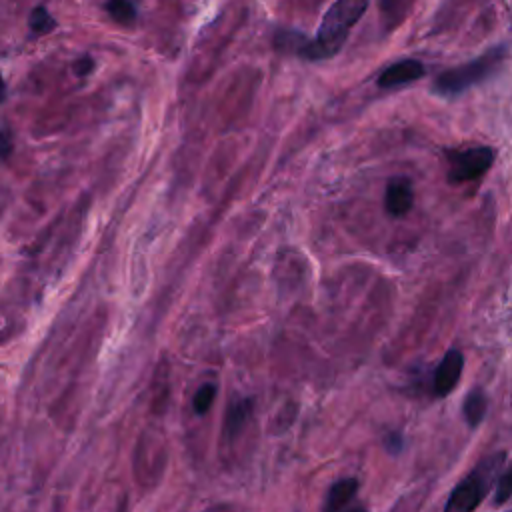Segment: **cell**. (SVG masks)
<instances>
[{"mask_svg":"<svg viewBox=\"0 0 512 512\" xmlns=\"http://www.w3.org/2000/svg\"><path fill=\"white\" fill-rule=\"evenodd\" d=\"M10 152V136L6 132H0V158H4Z\"/></svg>","mask_w":512,"mask_h":512,"instance_id":"2e32d148","label":"cell"},{"mask_svg":"<svg viewBox=\"0 0 512 512\" xmlns=\"http://www.w3.org/2000/svg\"><path fill=\"white\" fill-rule=\"evenodd\" d=\"M384 444H386V448H388L392 454H396V452L400 450V446H402V438H400V434H388L386 440H384Z\"/></svg>","mask_w":512,"mask_h":512,"instance_id":"9a60e30c","label":"cell"},{"mask_svg":"<svg viewBox=\"0 0 512 512\" xmlns=\"http://www.w3.org/2000/svg\"><path fill=\"white\" fill-rule=\"evenodd\" d=\"M90 70H92V60H90V58L80 60L78 66H76V72H78V74H88Z\"/></svg>","mask_w":512,"mask_h":512,"instance_id":"e0dca14e","label":"cell"},{"mask_svg":"<svg viewBox=\"0 0 512 512\" xmlns=\"http://www.w3.org/2000/svg\"><path fill=\"white\" fill-rule=\"evenodd\" d=\"M106 12L112 20L120 24H134L136 20V6L132 4V0H108Z\"/></svg>","mask_w":512,"mask_h":512,"instance_id":"8fae6325","label":"cell"},{"mask_svg":"<svg viewBox=\"0 0 512 512\" xmlns=\"http://www.w3.org/2000/svg\"><path fill=\"white\" fill-rule=\"evenodd\" d=\"M398 4V0H380V6H382V10H394V6Z\"/></svg>","mask_w":512,"mask_h":512,"instance_id":"ac0fdd59","label":"cell"},{"mask_svg":"<svg viewBox=\"0 0 512 512\" xmlns=\"http://www.w3.org/2000/svg\"><path fill=\"white\" fill-rule=\"evenodd\" d=\"M486 408H488V398L486 394L478 388V390H472L466 400H464V406H462V414H464V420L476 428L484 416H486Z\"/></svg>","mask_w":512,"mask_h":512,"instance_id":"30bf717a","label":"cell"},{"mask_svg":"<svg viewBox=\"0 0 512 512\" xmlns=\"http://www.w3.org/2000/svg\"><path fill=\"white\" fill-rule=\"evenodd\" d=\"M414 204V190L410 180L396 178L388 184L384 194V208L390 216H404Z\"/></svg>","mask_w":512,"mask_h":512,"instance_id":"52a82bcc","label":"cell"},{"mask_svg":"<svg viewBox=\"0 0 512 512\" xmlns=\"http://www.w3.org/2000/svg\"><path fill=\"white\" fill-rule=\"evenodd\" d=\"M504 452L492 454L490 458L478 462V466L452 490L446 510H460V512H470L474 510L486 496V492L492 488L494 480L500 474V466L504 462Z\"/></svg>","mask_w":512,"mask_h":512,"instance_id":"3957f363","label":"cell"},{"mask_svg":"<svg viewBox=\"0 0 512 512\" xmlns=\"http://www.w3.org/2000/svg\"><path fill=\"white\" fill-rule=\"evenodd\" d=\"M504 56H506V48L496 46V48L488 50L486 54H482V56H478V58H474V60H470L462 66H456V68H450V70L442 72L434 82V92H438L442 96L462 94L464 90H468L474 84L492 76V72L500 66Z\"/></svg>","mask_w":512,"mask_h":512,"instance_id":"7a4b0ae2","label":"cell"},{"mask_svg":"<svg viewBox=\"0 0 512 512\" xmlns=\"http://www.w3.org/2000/svg\"><path fill=\"white\" fill-rule=\"evenodd\" d=\"M424 72L426 70H424L422 62H418L414 58H406V60L394 62L388 68H384L376 82L380 88H396V86H404L414 80H420L424 76Z\"/></svg>","mask_w":512,"mask_h":512,"instance_id":"8992f818","label":"cell"},{"mask_svg":"<svg viewBox=\"0 0 512 512\" xmlns=\"http://www.w3.org/2000/svg\"><path fill=\"white\" fill-rule=\"evenodd\" d=\"M496 482V492H494V502L496 504H504L510 498V490H512V474L510 470H504L502 474H498Z\"/></svg>","mask_w":512,"mask_h":512,"instance_id":"5bb4252c","label":"cell"},{"mask_svg":"<svg viewBox=\"0 0 512 512\" xmlns=\"http://www.w3.org/2000/svg\"><path fill=\"white\" fill-rule=\"evenodd\" d=\"M214 398H216V384H210V382H208V384H202V386L196 390L194 400H192L194 412H196L198 416L206 414V412L210 410Z\"/></svg>","mask_w":512,"mask_h":512,"instance_id":"7c38bea8","label":"cell"},{"mask_svg":"<svg viewBox=\"0 0 512 512\" xmlns=\"http://www.w3.org/2000/svg\"><path fill=\"white\" fill-rule=\"evenodd\" d=\"M368 0H336L324 14L314 40H306L300 56L308 60H326L340 52L352 26L362 18Z\"/></svg>","mask_w":512,"mask_h":512,"instance_id":"6da1fadb","label":"cell"},{"mask_svg":"<svg viewBox=\"0 0 512 512\" xmlns=\"http://www.w3.org/2000/svg\"><path fill=\"white\" fill-rule=\"evenodd\" d=\"M54 26H56V22H54V18L46 12V8H42V6L34 8V12L30 14V28H32L36 34H46V32H50Z\"/></svg>","mask_w":512,"mask_h":512,"instance_id":"4fadbf2b","label":"cell"},{"mask_svg":"<svg viewBox=\"0 0 512 512\" xmlns=\"http://www.w3.org/2000/svg\"><path fill=\"white\" fill-rule=\"evenodd\" d=\"M4 96H6V84H4V78L0 74V102L4 100Z\"/></svg>","mask_w":512,"mask_h":512,"instance_id":"d6986e66","label":"cell"},{"mask_svg":"<svg viewBox=\"0 0 512 512\" xmlns=\"http://www.w3.org/2000/svg\"><path fill=\"white\" fill-rule=\"evenodd\" d=\"M462 368H464V356L458 352V350H450L444 354L442 362L438 364L436 372H434V394L436 396H448L458 380H460V374H462Z\"/></svg>","mask_w":512,"mask_h":512,"instance_id":"5b68a950","label":"cell"},{"mask_svg":"<svg viewBox=\"0 0 512 512\" xmlns=\"http://www.w3.org/2000/svg\"><path fill=\"white\" fill-rule=\"evenodd\" d=\"M356 492H358L356 478H342L330 488L324 508L326 510H340L356 496Z\"/></svg>","mask_w":512,"mask_h":512,"instance_id":"9c48e42d","label":"cell"},{"mask_svg":"<svg viewBox=\"0 0 512 512\" xmlns=\"http://www.w3.org/2000/svg\"><path fill=\"white\" fill-rule=\"evenodd\" d=\"M448 182L462 184L480 178L494 162V150L490 146H474L458 152H448Z\"/></svg>","mask_w":512,"mask_h":512,"instance_id":"277c9868","label":"cell"},{"mask_svg":"<svg viewBox=\"0 0 512 512\" xmlns=\"http://www.w3.org/2000/svg\"><path fill=\"white\" fill-rule=\"evenodd\" d=\"M254 402L250 398H240L234 400L228 410H226V418L222 424V434L226 440H232L234 436H238V432L244 428V424L248 422L250 414H252Z\"/></svg>","mask_w":512,"mask_h":512,"instance_id":"ba28073f","label":"cell"}]
</instances>
